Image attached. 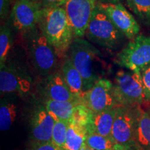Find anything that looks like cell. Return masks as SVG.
I'll return each instance as SVG.
<instances>
[{
	"label": "cell",
	"mask_w": 150,
	"mask_h": 150,
	"mask_svg": "<svg viewBox=\"0 0 150 150\" xmlns=\"http://www.w3.org/2000/svg\"><path fill=\"white\" fill-rule=\"evenodd\" d=\"M115 63L133 72H141L150 65V37L138 35L117 54Z\"/></svg>",
	"instance_id": "cell-6"
},
{
	"label": "cell",
	"mask_w": 150,
	"mask_h": 150,
	"mask_svg": "<svg viewBox=\"0 0 150 150\" xmlns=\"http://www.w3.org/2000/svg\"><path fill=\"white\" fill-rule=\"evenodd\" d=\"M11 0H0V18L3 22L9 17L11 13Z\"/></svg>",
	"instance_id": "cell-27"
},
{
	"label": "cell",
	"mask_w": 150,
	"mask_h": 150,
	"mask_svg": "<svg viewBox=\"0 0 150 150\" xmlns=\"http://www.w3.org/2000/svg\"><path fill=\"white\" fill-rule=\"evenodd\" d=\"M70 57L81 75L84 92L102 79L104 74L102 54L93 45L82 38H74L70 48Z\"/></svg>",
	"instance_id": "cell-2"
},
{
	"label": "cell",
	"mask_w": 150,
	"mask_h": 150,
	"mask_svg": "<svg viewBox=\"0 0 150 150\" xmlns=\"http://www.w3.org/2000/svg\"><path fill=\"white\" fill-rule=\"evenodd\" d=\"M37 90L43 100L75 101L80 99L71 91L69 86L63 79L61 70L41 78L37 86Z\"/></svg>",
	"instance_id": "cell-12"
},
{
	"label": "cell",
	"mask_w": 150,
	"mask_h": 150,
	"mask_svg": "<svg viewBox=\"0 0 150 150\" xmlns=\"http://www.w3.org/2000/svg\"><path fill=\"white\" fill-rule=\"evenodd\" d=\"M112 88L113 84L110 80L101 79L91 88L84 92L82 102L93 114L115 107L118 104L114 98Z\"/></svg>",
	"instance_id": "cell-10"
},
{
	"label": "cell",
	"mask_w": 150,
	"mask_h": 150,
	"mask_svg": "<svg viewBox=\"0 0 150 150\" xmlns=\"http://www.w3.org/2000/svg\"><path fill=\"white\" fill-rule=\"evenodd\" d=\"M38 27L59 59H63L75 38L63 7L42 8Z\"/></svg>",
	"instance_id": "cell-1"
},
{
	"label": "cell",
	"mask_w": 150,
	"mask_h": 150,
	"mask_svg": "<svg viewBox=\"0 0 150 150\" xmlns=\"http://www.w3.org/2000/svg\"><path fill=\"white\" fill-rule=\"evenodd\" d=\"M113 150H139L136 145H116Z\"/></svg>",
	"instance_id": "cell-29"
},
{
	"label": "cell",
	"mask_w": 150,
	"mask_h": 150,
	"mask_svg": "<svg viewBox=\"0 0 150 150\" xmlns=\"http://www.w3.org/2000/svg\"><path fill=\"white\" fill-rule=\"evenodd\" d=\"M60 70L72 93L79 98L81 99L84 93L83 81L79 72L73 64L70 55L67 54L63 58Z\"/></svg>",
	"instance_id": "cell-15"
},
{
	"label": "cell",
	"mask_w": 150,
	"mask_h": 150,
	"mask_svg": "<svg viewBox=\"0 0 150 150\" xmlns=\"http://www.w3.org/2000/svg\"><path fill=\"white\" fill-rule=\"evenodd\" d=\"M32 79L23 67L13 62L0 67V91L1 95L17 94L26 96L32 88Z\"/></svg>",
	"instance_id": "cell-8"
},
{
	"label": "cell",
	"mask_w": 150,
	"mask_h": 150,
	"mask_svg": "<svg viewBox=\"0 0 150 150\" xmlns=\"http://www.w3.org/2000/svg\"><path fill=\"white\" fill-rule=\"evenodd\" d=\"M17 106L11 101L2 99L0 106V129L1 131H8L16 120Z\"/></svg>",
	"instance_id": "cell-21"
},
{
	"label": "cell",
	"mask_w": 150,
	"mask_h": 150,
	"mask_svg": "<svg viewBox=\"0 0 150 150\" xmlns=\"http://www.w3.org/2000/svg\"><path fill=\"white\" fill-rule=\"evenodd\" d=\"M27 150H61L52 142H38L30 141Z\"/></svg>",
	"instance_id": "cell-25"
},
{
	"label": "cell",
	"mask_w": 150,
	"mask_h": 150,
	"mask_svg": "<svg viewBox=\"0 0 150 150\" xmlns=\"http://www.w3.org/2000/svg\"><path fill=\"white\" fill-rule=\"evenodd\" d=\"M116 115V106L105 111L93 114L91 122L87 125L88 132L94 131L104 136H111Z\"/></svg>",
	"instance_id": "cell-17"
},
{
	"label": "cell",
	"mask_w": 150,
	"mask_h": 150,
	"mask_svg": "<svg viewBox=\"0 0 150 150\" xmlns=\"http://www.w3.org/2000/svg\"><path fill=\"white\" fill-rule=\"evenodd\" d=\"M87 134V127L76 121L70 120L63 150H82L86 145Z\"/></svg>",
	"instance_id": "cell-18"
},
{
	"label": "cell",
	"mask_w": 150,
	"mask_h": 150,
	"mask_svg": "<svg viewBox=\"0 0 150 150\" xmlns=\"http://www.w3.org/2000/svg\"><path fill=\"white\" fill-rule=\"evenodd\" d=\"M140 106H116L111 137L116 145H136V133Z\"/></svg>",
	"instance_id": "cell-7"
},
{
	"label": "cell",
	"mask_w": 150,
	"mask_h": 150,
	"mask_svg": "<svg viewBox=\"0 0 150 150\" xmlns=\"http://www.w3.org/2000/svg\"><path fill=\"white\" fill-rule=\"evenodd\" d=\"M56 120L44 104L39 105L35 108L30 118L31 141L52 142V131Z\"/></svg>",
	"instance_id": "cell-14"
},
{
	"label": "cell",
	"mask_w": 150,
	"mask_h": 150,
	"mask_svg": "<svg viewBox=\"0 0 150 150\" xmlns=\"http://www.w3.org/2000/svg\"><path fill=\"white\" fill-rule=\"evenodd\" d=\"M97 4V0H67L62 6L65 9L75 38H82L86 35Z\"/></svg>",
	"instance_id": "cell-11"
},
{
	"label": "cell",
	"mask_w": 150,
	"mask_h": 150,
	"mask_svg": "<svg viewBox=\"0 0 150 150\" xmlns=\"http://www.w3.org/2000/svg\"><path fill=\"white\" fill-rule=\"evenodd\" d=\"M67 0H39L38 4L42 8L63 6Z\"/></svg>",
	"instance_id": "cell-28"
},
{
	"label": "cell",
	"mask_w": 150,
	"mask_h": 150,
	"mask_svg": "<svg viewBox=\"0 0 150 150\" xmlns=\"http://www.w3.org/2000/svg\"><path fill=\"white\" fill-rule=\"evenodd\" d=\"M82 150H94V149H92V148H91V147H88L87 145H85L83 147V149Z\"/></svg>",
	"instance_id": "cell-31"
},
{
	"label": "cell",
	"mask_w": 150,
	"mask_h": 150,
	"mask_svg": "<svg viewBox=\"0 0 150 150\" xmlns=\"http://www.w3.org/2000/svg\"><path fill=\"white\" fill-rule=\"evenodd\" d=\"M130 10L145 24H150V0H126Z\"/></svg>",
	"instance_id": "cell-23"
},
{
	"label": "cell",
	"mask_w": 150,
	"mask_h": 150,
	"mask_svg": "<svg viewBox=\"0 0 150 150\" xmlns=\"http://www.w3.org/2000/svg\"><path fill=\"white\" fill-rule=\"evenodd\" d=\"M86 145L94 150H113L116 144L111 136H104L94 131H89Z\"/></svg>",
	"instance_id": "cell-22"
},
{
	"label": "cell",
	"mask_w": 150,
	"mask_h": 150,
	"mask_svg": "<svg viewBox=\"0 0 150 150\" xmlns=\"http://www.w3.org/2000/svg\"><path fill=\"white\" fill-rule=\"evenodd\" d=\"M86 35L88 40L108 50H114L125 37L98 5L94 10Z\"/></svg>",
	"instance_id": "cell-4"
},
{
	"label": "cell",
	"mask_w": 150,
	"mask_h": 150,
	"mask_svg": "<svg viewBox=\"0 0 150 150\" xmlns=\"http://www.w3.org/2000/svg\"><path fill=\"white\" fill-rule=\"evenodd\" d=\"M146 101H150V65L141 72Z\"/></svg>",
	"instance_id": "cell-26"
},
{
	"label": "cell",
	"mask_w": 150,
	"mask_h": 150,
	"mask_svg": "<svg viewBox=\"0 0 150 150\" xmlns=\"http://www.w3.org/2000/svg\"><path fill=\"white\" fill-rule=\"evenodd\" d=\"M28 58L35 72L45 77L59 70V56L38 27L22 34Z\"/></svg>",
	"instance_id": "cell-3"
},
{
	"label": "cell",
	"mask_w": 150,
	"mask_h": 150,
	"mask_svg": "<svg viewBox=\"0 0 150 150\" xmlns=\"http://www.w3.org/2000/svg\"><path fill=\"white\" fill-rule=\"evenodd\" d=\"M42 9L39 4L31 0H16L8 21L14 31L22 35L38 27Z\"/></svg>",
	"instance_id": "cell-9"
},
{
	"label": "cell",
	"mask_w": 150,
	"mask_h": 150,
	"mask_svg": "<svg viewBox=\"0 0 150 150\" xmlns=\"http://www.w3.org/2000/svg\"><path fill=\"white\" fill-rule=\"evenodd\" d=\"M70 121L56 120L52 131V142L61 150L64 147Z\"/></svg>",
	"instance_id": "cell-24"
},
{
	"label": "cell",
	"mask_w": 150,
	"mask_h": 150,
	"mask_svg": "<svg viewBox=\"0 0 150 150\" xmlns=\"http://www.w3.org/2000/svg\"><path fill=\"white\" fill-rule=\"evenodd\" d=\"M136 145L139 150H150V108L140 109L137 123Z\"/></svg>",
	"instance_id": "cell-19"
},
{
	"label": "cell",
	"mask_w": 150,
	"mask_h": 150,
	"mask_svg": "<svg viewBox=\"0 0 150 150\" xmlns=\"http://www.w3.org/2000/svg\"><path fill=\"white\" fill-rule=\"evenodd\" d=\"M97 5L106 13L112 23L127 38L132 40L138 35L139 24L122 4H105L97 1Z\"/></svg>",
	"instance_id": "cell-13"
},
{
	"label": "cell",
	"mask_w": 150,
	"mask_h": 150,
	"mask_svg": "<svg viewBox=\"0 0 150 150\" xmlns=\"http://www.w3.org/2000/svg\"><path fill=\"white\" fill-rule=\"evenodd\" d=\"M13 31L8 21H6L1 26L0 30V65L2 67L6 64L8 60V54L10 53L14 38Z\"/></svg>",
	"instance_id": "cell-20"
},
{
	"label": "cell",
	"mask_w": 150,
	"mask_h": 150,
	"mask_svg": "<svg viewBox=\"0 0 150 150\" xmlns=\"http://www.w3.org/2000/svg\"><path fill=\"white\" fill-rule=\"evenodd\" d=\"M97 1L105 4H117L121 3L122 0H97Z\"/></svg>",
	"instance_id": "cell-30"
},
{
	"label": "cell",
	"mask_w": 150,
	"mask_h": 150,
	"mask_svg": "<svg viewBox=\"0 0 150 150\" xmlns=\"http://www.w3.org/2000/svg\"><path fill=\"white\" fill-rule=\"evenodd\" d=\"M31 1H34V2H36V3L38 4L39 0H31Z\"/></svg>",
	"instance_id": "cell-32"
},
{
	"label": "cell",
	"mask_w": 150,
	"mask_h": 150,
	"mask_svg": "<svg viewBox=\"0 0 150 150\" xmlns=\"http://www.w3.org/2000/svg\"><path fill=\"white\" fill-rule=\"evenodd\" d=\"M112 84L114 98L120 106H137L146 101L141 72L118 71Z\"/></svg>",
	"instance_id": "cell-5"
},
{
	"label": "cell",
	"mask_w": 150,
	"mask_h": 150,
	"mask_svg": "<svg viewBox=\"0 0 150 150\" xmlns=\"http://www.w3.org/2000/svg\"><path fill=\"white\" fill-rule=\"evenodd\" d=\"M82 103L83 102L81 99L66 102H59L49 99L43 101L44 106L56 120L67 121L72 120L78 108Z\"/></svg>",
	"instance_id": "cell-16"
}]
</instances>
